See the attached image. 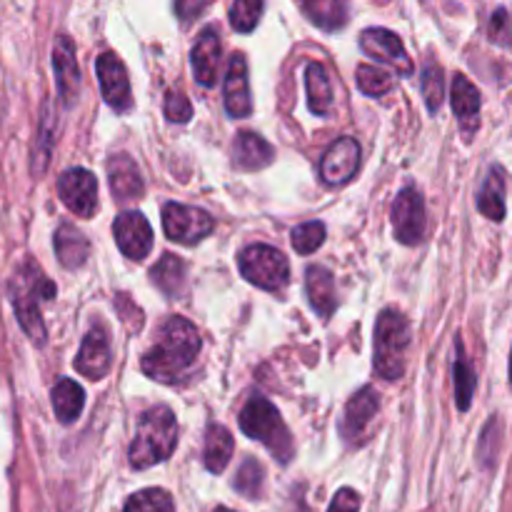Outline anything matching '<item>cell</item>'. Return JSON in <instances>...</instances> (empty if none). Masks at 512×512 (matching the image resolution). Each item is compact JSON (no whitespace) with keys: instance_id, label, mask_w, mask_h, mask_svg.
Wrapping results in <instances>:
<instances>
[{"instance_id":"d6986e66","label":"cell","mask_w":512,"mask_h":512,"mask_svg":"<svg viewBox=\"0 0 512 512\" xmlns=\"http://www.w3.org/2000/svg\"><path fill=\"white\" fill-rule=\"evenodd\" d=\"M108 175H110V190H113L115 200H135L143 195V175H140L138 165L133 163L130 155H113L108 163Z\"/></svg>"},{"instance_id":"ba28073f","label":"cell","mask_w":512,"mask_h":512,"mask_svg":"<svg viewBox=\"0 0 512 512\" xmlns=\"http://www.w3.org/2000/svg\"><path fill=\"white\" fill-rule=\"evenodd\" d=\"M58 195L65 208L80 218H93L98 210V180L85 168L65 170L58 180Z\"/></svg>"},{"instance_id":"74e56055","label":"cell","mask_w":512,"mask_h":512,"mask_svg":"<svg viewBox=\"0 0 512 512\" xmlns=\"http://www.w3.org/2000/svg\"><path fill=\"white\" fill-rule=\"evenodd\" d=\"M328 512H360V495L350 488L338 490Z\"/></svg>"},{"instance_id":"6da1fadb","label":"cell","mask_w":512,"mask_h":512,"mask_svg":"<svg viewBox=\"0 0 512 512\" xmlns=\"http://www.w3.org/2000/svg\"><path fill=\"white\" fill-rule=\"evenodd\" d=\"M200 353V335L190 320L173 318L160 325L158 340L143 358V373L158 383H175Z\"/></svg>"},{"instance_id":"ab89813d","label":"cell","mask_w":512,"mask_h":512,"mask_svg":"<svg viewBox=\"0 0 512 512\" xmlns=\"http://www.w3.org/2000/svg\"><path fill=\"white\" fill-rule=\"evenodd\" d=\"M208 3L210 0H175V13H178V18L183 23H190V20L203 13Z\"/></svg>"},{"instance_id":"7c38bea8","label":"cell","mask_w":512,"mask_h":512,"mask_svg":"<svg viewBox=\"0 0 512 512\" xmlns=\"http://www.w3.org/2000/svg\"><path fill=\"white\" fill-rule=\"evenodd\" d=\"M113 233L118 248L130 260H143L153 250V228H150L145 215L138 213V210H128V213L118 215Z\"/></svg>"},{"instance_id":"f35d334b","label":"cell","mask_w":512,"mask_h":512,"mask_svg":"<svg viewBox=\"0 0 512 512\" xmlns=\"http://www.w3.org/2000/svg\"><path fill=\"white\" fill-rule=\"evenodd\" d=\"M490 38H493L495 43H510V18L503 8L495 10L493 20H490Z\"/></svg>"},{"instance_id":"4316f807","label":"cell","mask_w":512,"mask_h":512,"mask_svg":"<svg viewBox=\"0 0 512 512\" xmlns=\"http://www.w3.org/2000/svg\"><path fill=\"white\" fill-rule=\"evenodd\" d=\"M85 405V393L75 380H60L53 388V410L60 423L70 425L80 418Z\"/></svg>"},{"instance_id":"b9f144b4","label":"cell","mask_w":512,"mask_h":512,"mask_svg":"<svg viewBox=\"0 0 512 512\" xmlns=\"http://www.w3.org/2000/svg\"><path fill=\"white\" fill-rule=\"evenodd\" d=\"M510 380H512V358H510Z\"/></svg>"},{"instance_id":"e575fe53","label":"cell","mask_w":512,"mask_h":512,"mask_svg":"<svg viewBox=\"0 0 512 512\" xmlns=\"http://www.w3.org/2000/svg\"><path fill=\"white\" fill-rule=\"evenodd\" d=\"M263 468H260V463H255V460H245L243 465H240L238 475H235V490L238 493H243L245 498H260L263 495Z\"/></svg>"},{"instance_id":"9a60e30c","label":"cell","mask_w":512,"mask_h":512,"mask_svg":"<svg viewBox=\"0 0 512 512\" xmlns=\"http://www.w3.org/2000/svg\"><path fill=\"white\" fill-rule=\"evenodd\" d=\"M225 110L230 118H248L253 113V98H250L248 83V63L243 53H235L230 58L228 75H225Z\"/></svg>"},{"instance_id":"4fadbf2b","label":"cell","mask_w":512,"mask_h":512,"mask_svg":"<svg viewBox=\"0 0 512 512\" xmlns=\"http://www.w3.org/2000/svg\"><path fill=\"white\" fill-rule=\"evenodd\" d=\"M360 145L353 138H340L325 150L320 160V178L325 185H343L358 173Z\"/></svg>"},{"instance_id":"484cf974","label":"cell","mask_w":512,"mask_h":512,"mask_svg":"<svg viewBox=\"0 0 512 512\" xmlns=\"http://www.w3.org/2000/svg\"><path fill=\"white\" fill-rule=\"evenodd\" d=\"M303 13L325 30L343 28L348 20V0H298Z\"/></svg>"},{"instance_id":"cb8c5ba5","label":"cell","mask_w":512,"mask_h":512,"mask_svg":"<svg viewBox=\"0 0 512 512\" xmlns=\"http://www.w3.org/2000/svg\"><path fill=\"white\" fill-rule=\"evenodd\" d=\"M55 253H58V260L65 268H80L90 253L88 238L73 225H60L58 233H55Z\"/></svg>"},{"instance_id":"d590c367","label":"cell","mask_w":512,"mask_h":512,"mask_svg":"<svg viewBox=\"0 0 512 512\" xmlns=\"http://www.w3.org/2000/svg\"><path fill=\"white\" fill-rule=\"evenodd\" d=\"M325 243V225L323 223H305L293 230V248L300 255H310Z\"/></svg>"},{"instance_id":"2e32d148","label":"cell","mask_w":512,"mask_h":512,"mask_svg":"<svg viewBox=\"0 0 512 512\" xmlns=\"http://www.w3.org/2000/svg\"><path fill=\"white\" fill-rule=\"evenodd\" d=\"M53 68H55V83H58V93L63 98V103L75 105L80 93V68H78V60H75V48H73V40L60 35L55 40V48H53Z\"/></svg>"},{"instance_id":"603a6c76","label":"cell","mask_w":512,"mask_h":512,"mask_svg":"<svg viewBox=\"0 0 512 512\" xmlns=\"http://www.w3.org/2000/svg\"><path fill=\"white\" fill-rule=\"evenodd\" d=\"M305 93H308V105L315 115H330V110H333V85H330L328 70L320 63H310L305 68Z\"/></svg>"},{"instance_id":"ffe728a7","label":"cell","mask_w":512,"mask_h":512,"mask_svg":"<svg viewBox=\"0 0 512 512\" xmlns=\"http://www.w3.org/2000/svg\"><path fill=\"white\" fill-rule=\"evenodd\" d=\"M453 110L463 135L470 140L480 125V93L465 75H455L453 80Z\"/></svg>"},{"instance_id":"836d02e7","label":"cell","mask_w":512,"mask_h":512,"mask_svg":"<svg viewBox=\"0 0 512 512\" xmlns=\"http://www.w3.org/2000/svg\"><path fill=\"white\" fill-rule=\"evenodd\" d=\"M263 15V0H235L230 8V25L238 33H250Z\"/></svg>"},{"instance_id":"8992f818","label":"cell","mask_w":512,"mask_h":512,"mask_svg":"<svg viewBox=\"0 0 512 512\" xmlns=\"http://www.w3.org/2000/svg\"><path fill=\"white\" fill-rule=\"evenodd\" d=\"M240 273L263 290H280L290 280V263L270 245H250L240 253Z\"/></svg>"},{"instance_id":"4dcf8cb0","label":"cell","mask_w":512,"mask_h":512,"mask_svg":"<svg viewBox=\"0 0 512 512\" xmlns=\"http://www.w3.org/2000/svg\"><path fill=\"white\" fill-rule=\"evenodd\" d=\"M123 512H175V508L173 498H170L165 490L150 488L130 495V498L125 500Z\"/></svg>"},{"instance_id":"d6a6232c","label":"cell","mask_w":512,"mask_h":512,"mask_svg":"<svg viewBox=\"0 0 512 512\" xmlns=\"http://www.w3.org/2000/svg\"><path fill=\"white\" fill-rule=\"evenodd\" d=\"M423 95L425 103H428L430 113H438L440 105H443L445 95V75L443 68L435 63H428L423 68Z\"/></svg>"},{"instance_id":"83f0119b","label":"cell","mask_w":512,"mask_h":512,"mask_svg":"<svg viewBox=\"0 0 512 512\" xmlns=\"http://www.w3.org/2000/svg\"><path fill=\"white\" fill-rule=\"evenodd\" d=\"M185 273H188V268H185L183 260L175 258V255H163L150 275H153V283L158 285L165 295L175 298L178 293H183Z\"/></svg>"},{"instance_id":"e0dca14e","label":"cell","mask_w":512,"mask_h":512,"mask_svg":"<svg viewBox=\"0 0 512 512\" xmlns=\"http://www.w3.org/2000/svg\"><path fill=\"white\" fill-rule=\"evenodd\" d=\"M110 368V343L108 333L103 328H93L85 335L83 345H80V353L75 358V370L80 375H85L88 380H100L105 378Z\"/></svg>"},{"instance_id":"52a82bcc","label":"cell","mask_w":512,"mask_h":512,"mask_svg":"<svg viewBox=\"0 0 512 512\" xmlns=\"http://www.w3.org/2000/svg\"><path fill=\"white\" fill-rule=\"evenodd\" d=\"M215 223L205 210L183 203H168L163 208V230L173 243L195 245L213 233Z\"/></svg>"},{"instance_id":"60d3db41","label":"cell","mask_w":512,"mask_h":512,"mask_svg":"<svg viewBox=\"0 0 512 512\" xmlns=\"http://www.w3.org/2000/svg\"><path fill=\"white\" fill-rule=\"evenodd\" d=\"M215 512H235V510H228V508H218Z\"/></svg>"},{"instance_id":"8fae6325","label":"cell","mask_w":512,"mask_h":512,"mask_svg":"<svg viewBox=\"0 0 512 512\" xmlns=\"http://www.w3.org/2000/svg\"><path fill=\"white\" fill-rule=\"evenodd\" d=\"M395 238L403 245H418L425 233V200L415 188H405L393 205Z\"/></svg>"},{"instance_id":"1f68e13d","label":"cell","mask_w":512,"mask_h":512,"mask_svg":"<svg viewBox=\"0 0 512 512\" xmlns=\"http://www.w3.org/2000/svg\"><path fill=\"white\" fill-rule=\"evenodd\" d=\"M355 80H358V88L370 98H380V95L390 93V88H393V75L375 68V65H360Z\"/></svg>"},{"instance_id":"d4e9b609","label":"cell","mask_w":512,"mask_h":512,"mask_svg":"<svg viewBox=\"0 0 512 512\" xmlns=\"http://www.w3.org/2000/svg\"><path fill=\"white\" fill-rule=\"evenodd\" d=\"M233 435H230L228 428L223 425H210L208 433H205V450H203V460L205 468L210 473H223L225 465L230 463L233 458Z\"/></svg>"},{"instance_id":"f546056e","label":"cell","mask_w":512,"mask_h":512,"mask_svg":"<svg viewBox=\"0 0 512 512\" xmlns=\"http://www.w3.org/2000/svg\"><path fill=\"white\" fill-rule=\"evenodd\" d=\"M455 348H458V358H455V365H453L455 403H458L460 410H468L470 400H473V393H475V373L463 353V340H458V343H455Z\"/></svg>"},{"instance_id":"277c9868","label":"cell","mask_w":512,"mask_h":512,"mask_svg":"<svg viewBox=\"0 0 512 512\" xmlns=\"http://www.w3.org/2000/svg\"><path fill=\"white\" fill-rule=\"evenodd\" d=\"M410 345V325L400 310L388 308L375 323V373L398 380L405 373V353Z\"/></svg>"},{"instance_id":"7a4b0ae2","label":"cell","mask_w":512,"mask_h":512,"mask_svg":"<svg viewBox=\"0 0 512 512\" xmlns=\"http://www.w3.org/2000/svg\"><path fill=\"white\" fill-rule=\"evenodd\" d=\"M178 445V420L168 405L150 408L140 418L138 433L130 445V465L138 470L153 468L173 455Z\"/></svg>"},{"instance_id":"ac0fdd59","label":"cell","mask_w":512,"mask_h":512,"mask_svg":"<svg viewBox=\"0 0 512 512\" xmlns=\"http://www.w3.org/2000/svg\"><path fill=\"white\" fill-rule=\"evenodd\" d=\"M190 60H193L195 80H198L200 85H205V88L215 85V80H218V65H220V35H218V30L205 28L203 33H200V38H198V43H195Z\"/></svg>"},{"instance_id":"30bf717a","label":"cell","mask_w":512,"mask_h":512,"mask_svg":"<svg viewBox=\"0 0 512 512\" xmlns=\"http://www.w3.org/2000/svg\"><path fill=\"white\" fill-rule=\"evenodd\" d=\"M98 70L100 88H103V98L115 113H128L133 108V93H130L128 70H125L123 60L115 53H103L95 63Z\"/></svg>"},{"instance_id":"3957f363","label":"cell","mask_w":512,"mask_h":512,"mask_svg":"<svg viewBox=\"0 0 512 512\" xmlns=\"http://www.w3.org/2000/svg\"><path fill=\"white\" fill-rule=\"evenodd\" d=\"M55 285L45 280V275L33 263H25L20 273H15L10 283V300H13L15 315L25 333L33 338V343H45V325L40 318V300H53Z\"/></svg>"},{"instance_id":"8d00e7d4","label":"cell","mask_w":512,"mask_h":512,"mask_svg":"<svg viewBox=\"0 0 512 512\" xmlns=\"http://www.w3.org/2000/svg\"><path fill=\"white\" fill-rule=\"evenodd\" d=\"M165 115H168L170 123H188L193 118V105L183 93L168 90V95H165Z\"/></svg>"},{"instance_id":"5bb4252c","label":"cell","mask_w":512,"mask_h":512,"mask_svg":"<svg viewBox=\"0 0 512 512\" xmlns=\"http://www.w3.org/2000/svg\"><path fill=\"white\" fill-rule=\"evenodd\" d=\"M380 410V398L373 388H363L360 393H355L350 398V403L345 405L343 423H340V433L348 443H360V440L368 435L370 423L375 420Z\"/></svg>"},{"instance_id":"44dd1931","label":"cell","mask_w":512,"mask_h":512,"mask_svg":"<svg viewBox=\"0 0 512 512\" xmlns=\"http://www.w3.org/2000/svg\"><path fill=\"white\" fill-rule=\"evenodd\" d=\"M233 155H235V165H238L240 170H260L265 168V165L273 163L275 150L273 145H270L265 138H260L258 133L243 130V133H238V138H235Z\"/></svg>"},{"instance_id":"7402d4cb","label":"cell","mask_w":512,"mask_h":512,"mask_svg":"<svg viewBox=\"0 0 512 512\" xmlns=\"http://www.w3.org/2000/svg\"><path fill=\"white\" fill-rule=\"evenodd\" d=\"M305 290H308L310 305L318 315L323 318H330L338 305V295H335V280L330 275L328 268H320V265H313L308 268V275H305Z\"/></svg>"},{"instance_id":"9c48e42d","label":"cell","mask_w":512,"mask_h":512,"mask_svg":"<svg viewBox=\"0 0 512 512\" xmlns=\"http://www.w3.org/2000/svg\"><path fill=\"white\" fill-rule=\"evenodd\" d=\"M360 48H363V53L370 55V58L390 65V68H393L398 75H403V78L413 75L415 70L413 60H410L403 40H400L393 30L368 28L363 35H360Z\"/></svg>"},{"instance_id":"f1b7e54d","label":"cell","mask_w":512,"mask_h":512,"mask_svg":"<svg viewBox=\"0 0 512 512\" xmlns=\"http://www.w3.org/2000/svg\"><path fill=\"white\" fill-rule=\"evenodd\" d=\"M478 208L490 220L505 218V180L500 170H493L483 183V188H480Z\"/></svg>"},{"instance_id":"5b68a950","label":"cell","mask_w":512,"mask_h":512,"mask_svg":"<svg viewBox=\"0 0 512 512\" xmlns=\"http://www.w3.org/2000/svg\"><path fill=\"white\" fill-rule=\"evenodd\" d=\"M240 428L248 438L260 440L280 463H290L295 453L293 438H290L288 428H285L283 418L275 410V405L265 398H253L240 413Z\"/></svg>"}]
</instances>
